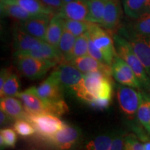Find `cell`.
Listing matches in <instances>:
<instances>
[{
    "label": "cell",
    "instance_id": "6da1fadb",
    "mask_svg": "<svg viewBox=\"0 0 150 150\" xmlns=\"http://www.w3.org/2000/svg\"><path fill=\"white\" fill-rule=\"evenodd\" d=\"M110 77L102 72L86 73L72 92L87 103L95 99L111 100L112 84Z\"/></svg>",
    "mask_w": 150,
    "mask_h": 150
},
{
    "label": "cell",
    "instance_id": "7a4b0ae2",
    "mask_svg": "<svg viewBox=\"0 0 150 150\" xmlns=\"http://www.w3.org/2000/svg\"><path fill=\"white\" fill-rule=\"evenodd\" d=\"M112 37L117 55L126 62L134 71L141 83L142 92L150 94V77L142 62L133 50L130 43L117 33H113Z\"/></svg>",
    "mask_w": 150,
    "mask_h": 150
},
{
    "label": "cell",
    "instance_id": "3957f363",
    "mask_svg": "<svg viewBox=\"0 0 150 150\" xmlns=\"http://www.w3.org/2000/svg\"><path fill=\"white\" fill-rule=\"evenodd\" d=\"M16 97L21 100L28 113H48L60 117L68 111V107L63 99L47 102L38 96L31 88L21 93L19 92Z\"/></svg>",
    "mask_w": 150,
    "mask_h": 150
},
{
    "label": "cell",
    "instance_id": "277c9868",
    "mask_svg": "<svg viewBox=\"0 0 150 150\" xmlns=\"http://www.w3.org/2000/svg\"><path fill=\"white\" fill-rule=\"evenodd\" d=\"M14 64L19 72L29 79L43 77L50 69L58 65L51 61L23 55H14Z\"/></svg>",
    "mask_w": 150,
    "mask_h": 150
},
{
    "label": "cell",
    "instance_id": "5b68a950",
    "mask_svg": "<svg viewBox=\"0 0 150 150\" xmlns=\"http://www.w3.org/2000/svg\"><path fill=\"white\" fill-rule=\"evenodd\" d=\"M88 33L95 46L102 52L106 63L112 65L114 58L117 55L112 37L113 33L104 29L99 24L91 22Z\"/></svg>",
    "mask_w": 150,
    "mask_h": 150
},
{
    "label": "cell",
    "instance_id": "8992f818",
    "mask_svg": "<svg viewBox=\"0 0 150 150\" xmlns=\"http://www.w3.org/2000/svg\"><path fill=\"white\" fill-rule=\"evenodd\" d=\"M25 120L31 124L38 136L44 140L52 137L65 125L58 116L48 113H28Z\"/></svg>",
    "mask_w": 150,
    "mask_h": 150
},
{
    "label": "cell",
    "instance_id": "52a82bcc",
    "mask_svg": "<svg viewBox=\"0 0 150 150\" xmlns=\"http://www.w3.org/2000/svg\"><path fill=\"white\" fill-rule=\"evenodd\" d=\"M116 96L122 113L129 120L134 119L142 100V91L121 84L117 86Z\"/></svg>",
    "mask_w": 150,
    "mask_h": 150
},
{
    "label": "cell",
    "instance_id": "ba28073f",
    "mask_svg": "<svg viewBox=\"0 0 150 150\" xmlns=\"http://www.w3.org/2000/svg\"><path fill=\"white\" fill-rule=\"evenodd\" d=\"M117 33L129 41L150 77V35L137 34L123 27H120Z\"/></svg>",
    "mask_w": 150,
    "mask_h": 150
},
{
    "label": "cell",
    "instance_id": "9c48e42d",
    "mask_svg": "<svg viewBox=\"0 0 150 150\" xmlns=\"http://www.w3.org/2000/svg\"><path fill=\"white\" fill-rule=\"evenodd\" d=\"M81 138V131L78 127L65 123L61 130L45 140L56 149H70L79 142Z\"/></svg>",
    "mask_w": 150,
    "mask_h": 150
},
{
    "label": "cell",
    "instance_id": "30bf717a",
    "mask_svg": "<svg viewBox=\"0 0 150 150\" xmlns=\"http://www.w3.org/2000/svg\"><path fill=\"white\" fill-rule=\"evenodd\" d=\"M58 81L63 91L72 92L74 88L81 81L84 76L76 67L70 63H62L51 73Z\"/></svg>",
    "mask_w": 150,
    "mask_h": 150
},
{
    "label": "cell",
    "instance_id": "8fae6325",
    "mask_svg": "<svg viewBox=\"0 0 150 150\" xmlns=\"http://www.w3.org/2000/svg\"><path fill=\"white\" fill-rule=\"evenodd\" d=\"M112 76L122 85L128 86L143 91L141 83L131 67L122 58L116 55L112 63Z\"/></svg>",
    "mask_w": 150,
    "mask_h": 150
},
{
    "label": "cell",
    "instance_id": "7c38bea8",
    "mask_svg": "<svg viewBox=\"0 0 150 150\" xmlns=\"http://www.w3.org/2000/svg\"><path fill=\"white\" fill-rule=\"evenodd\" d=\"M122 12L119 0H106L104 13L100 25L112 33L121 27Z\"/></svg>",
    "mask_w": 150,
    "mask_h": 150
},
{
    "label": "cell",
    "instance_id": "4fadbf2b",
    "mask_svg": "<svg viewBox=\"0 0 150 150\" xmlns=\"http://www.w3.org/2000/svg\"><path fill=\"white\" fill-rule=\"evenodd\" d=\"M31 89L38 96L47 102H56L63 99L64 91L52 74H50L38 87H31Z\"/></svg>",
    "mask_w": 150,
    "mask_h": 150
},
{
    "label": "cell",
    "instance_id": "5bb4252c",
    "mask_svg": "<svg viewBox=\"0 0 150 150\" xmlns=\"http://www.w3.org/2000/svg\"><path fill=\"white\" fill-rule=\"evenodd\" d=\"M83 74L89 72H102L108 76H112L111 65L104 63L92 57L89 54L74 58L69 62Z\"/></svg>",
    "mask_w": 150,
    "mask_h": 150
},
{
    "label": "cell",
    "instance_id": "9a60e30c",
    "mask_svg": "<svg viewBox=\"0 0 150 150\" xmlns=\"http://www.w3.org/2000/svg\"><path fill=\"white\" fill-rule=\"evenodd\" d=\"M52 18L53 17L35 16L25 21L20 22L19 27L32 36L45 41L47 31Z\"/></svg>",
    "mask_w": 150,
    "mask_h": 150
},
{
    "label": "cell",
    "instance_id": "2e32d148",
    "mask_svg": "<svg viewBox=\"0 0 150 150\" xmlns=\"http://www.w3.org/2000/svg\"><path fill=\"white\" fill-rule=\"evenodd\" d=\"M89 14L88 0H73L64 4L59 16L65 19L88 21Z\"/></svg>",
    "mask_w": 150,
    "mask_h": 150
},
{
    "label": "cell",
    "instance_id": "e0dca14e",
    "mask_svg": "<svg viewBox=\"0 0 150 150\" xmlns=\"http://www.w3.org/2000/svg\"><path fill=\"white\" fill-rule=\"evenodd\" d=\"M14 55L33 56L37 59L55 62L58 65L64 63L63 58L59 49L51 45L45 41H43L41 45L35 50L25 52H16Z\"/></svg>",
    "mask_w": 150,
    "mask_h": 150
},
{
    "label": "cell",
    "instance_id": "ac0fdd59",
    "mask_svg": "<svg viewBox=\"0 0 150 150\" xmlns=\"http://www.w3.org/2000/svg\"><path fill=\"white\" fill-rule=\"evenodd\" d=\"M42 40L24 32L18 27L14 30L13 43L16 52H25L38 48L43 42Z\"/></svg>",
    "mask_w": 150,
    "mask_h": 150
},
{
    "label": "cell",
    "instance_id": "d6986e66",
    "mask_svg": "<svg viewBox=\"0 0 150 150\" xmlns=\"http://www.w3.org/2000/svg\"><path fill=\"white\" fill-rule=\"evenodd\" d=\"M0 108L13 119H27L28 112L20 99L14 97H4L1 98Z\"/></svg>",
    "mask_w": 150,
    "mask_h": 150
},
{
    "label": "cell",
    "instance_id": "ffe728a7",
    "mask_svg": "<svg viewBox=\"0 0 150 150\" xmlns=\"http://www.w3.org/2000/svg\"><path fill=\"white\" fill-rule=\"evenodd\" d=\"M65 18L55 15L50 20L45 37V42L58 48L65 29Z\"/></svg>",
    "mask_w": 150,
    "mask_h": 150
},
{
    "label": "cell",
    "instance_id": "44dd1931",
    "mask_svg": "<svg viewBox=\"0 0 150 150\" xmlns=\"http://www.w3.org/2000/svg\"><path fill=\"white\" fill-rule=\"evenodd\" d=\"M1 1L16 3L33 16L54 17L55 16L40 0H1Z\"/></svg>",
    "mask_w": 150,
    "mask_h": 150
},
{
    "label": "cell",
    "instance_id": "7402d4cb",
    "mask_svg": "<svg viewBox=\"0 0 150 150\" xmlns=\"http://www.w3.org/2000/svg\"><path fill=\"white\" fill-rule=\"evenodd\" d=\"M124 11L131 19H136L150 11V0H124Z\"/></svg>",
    "mask_w": 150,
    "mask_h": 150
},
{
    "label": "cell",
    "instance_id": "603a6c76",
    "mask_svg": "<svg viewBox=\"0 0 150 150\" xmlns=\"http://www.w3.org/2000/svg\"><path fill=\"white\" fill-rule=\"evenodd\" d=\"M1 12L4 16L10 17L19 22L25 21L35 17L24 10L20 6L10 1H1Z\"/></svg>",
    "mask_w": 150,
    "mask_h": 150
},
{
    "label": "cell",
    "instance_id": "cb8c5ba5",
    "mask_svg": "<svg viewBox=\"0 0 150 150\" xmlns=\"http://www.w3.org/2000/svg\"><path fill=\"white\" fill-rule=\"evenodd\" d=\"M133 20L130 23L122 27L137 34L150 35V11Z\"/></svg>",
    "mask_w": 150,
    "mask_h": 150
},
{
    "label": "cell",
    "instance_id": "d4e9b609",
    "mask_svg": "<svg viewBox=\"0 0 150 150\" xmlns=\"http://www.w3.org/2000/svg\"><path fill=\"white\" fill-rule=\"evenodd\" d=\"M142 93V100L137 111V118L140 125L150 134V94Z\"/></svg>",
    "mask_w": 150,
    "mask_h": 150
},
{
    "label": "cell",
    "instance_id": "484cf974",
    "mask_svg": "<svg viewBox=\"0 0 150 150\" xmlns=\"http://www.w3.org/2000/svg\"><path fill=\"white\" fill-rule=\"evenodd\" d=\"M75 40H76V37L65 28L58 49L61 52L63 58V61L65 63H69L70 61Z\"/></svg>",
    "mask_w": 150,
    "mask_h": 150
},
{
    "label": "cell",
    "instance_id": "4316f807",
    "mask_svg": "<svg viewBox=\"0 0 150 150\" xmlns=\"http://www.w3.org/2000/svg\"><path fill=\"white\" fill-rule=\"evenodd\" d=\"M115 131L99 135L95 139L91 140L86 144V149L89 150L110 149V146L112 144V138L115 135Z\"/></svg>",
    "mask_w": 150,
    "mask_h": 150
},
{
    "label": "cell",
    "instance_id": "83f0119b",
    "mask_svg": "<svg viewBox=\"0 0 150 150\" xmlns=\"http://www.w3.org/2000/svg\"><path fill=\"white\" fill-rule=\"evenodd\" d=\"M106 0H88V21L100 24L102 22Z\"/></svg>",
    "mask_w": 150,
    "mask_h": 150
},
{
    "label": "cell",
    "instance_id": "f1b7e54d",
    "mask_svg": "<svg viewBox=\"0 0 150 150\" xmlns=\"http://www.w3.org/2000/svg\"><path fill=\"white\" fill-rule=\"evenodd\" d=\"M20 79L18 76L15 73L11 72L4 86L2 91L0 93V97H16L20 89Z\"/></svg>",
    "mask_w": 150,
    "mask_h": 150
},
{
    "label": "cell",
    "instance_id": "f546056e",
    "mask_svg": "<svg viewBox=\"0 0 150 150\" xmlns=\"http://www.w3.org/2000/svg\"><path fill=\"white\" fill-rule=\"evenodd\" d=\"M89 21H80V20H65V28L77 38L88 31L90 25Z\"/></svg>",
    "mask_w": 150,
    "mask_h": 150
},
{
    "label": "cell",
    "instance_id": "4dcf8cb0",
    "mask_svg": "<svg viewBox=\"0 0 150 150\" xmlns=\"http://www.w3.org/2000/svg\"><path fill=\"white\" fill-rule=\"evenodd\" d=\"M88 54V34L87 31L76 38L71 60Z\"/></svg>",
    "mask_w": 150,
    "mask_h": 150
},
{
    "label": "cell",
    "instance_id": "1f68e13d",
    "mask_svg": "<svg viewBox=\"0 0 150 150\" xmlns=\"http://www.w3.org/2000/svg\"><path fill=\"white\" fill-rule=\"evenodd\" d=\"M17 142V135L13 129L7 128L0 131V147L1 149L4 147H15Z\"/></svg>",
    "mask_w": 150,
    "mask_h": 150
},
{
    "label": "cell",
    "instance_id": "d6a6232c",
    "mask_svg": "<svg viewBox=\"0 0 150 150\" xmlns=\"http://www.w3.org/2000/svg\"><path fill=\"white\" fill-rule=\"evenodd\" d=\"M13 129L17 134L22 137L31 136L35 133V129L31 124L23 119L16 120L14 122Z\"/></svg>",
    "mask_w": 150,
    "mask_h": 150
},
{
    "label": "cell",
    "instance_id": "836d02e7",
    "mask_svg": "<svg viewBox=\"0 0 150 150\" xmlns=\"http://www.w3.org/2000/svg\"><path fill=\"white\" fill-rule=\"evenodd\" d=\"M125 149L144 150V144L142 143L136 135L134 134H126V136H125Z\"/></svg>",
    "mask_w": 150,
    "mask_h": 150
},
{
    "label": "cell",
    "instance_id": "e575fe53",
    "mask_svg": "<svg viewBox=\"0 0 150 150\" xmlns=\"http://www.w3.org/2000/svg\"><path fill=\"white\" fill-rule=\"evenodd\" d=\"M126 133L122 131H115L114 135L110 149L111 150H122L125 149V136Z\"/></svg>",
    "mask_w": 150,
    "mask_h": 150
},
{
    "label": "cell",
    "instance_id": "d590c367",
    "mask_svg": "<svg viewBox=\"0 0 150 150\" xmlns=\"http://www.w3.org/2000/svg\"><path fill=\"white\" fill-rule=\"evenodd\" d=\"M40 1L49 9H50L54 15L59 14L64 5L63 0H40Z\"/></svg>",
    "mask_w": 150,
    "mask_h": 150
},
{
    "label": "cell",
    "instance_id": "8d00e7d4",
    "mask_svg": "<svg viewBox=\"0 0 150 150\" xmlns=\"http://www.w3.org/2000/svg\"><path fill=\"white\" fill-rule=\"evenodd\" d=\"M88 54L90 56H91L92 57L95 58V59L98 60L99 61L102 62V63H106V61H105L104 56H103L102 52H100V50L95 46V45L94 44L93 41L91 38V37L88 35Z\"/></svg>",
    "mask_w": 150,
    "mask_h": 150
},
{
    "label": "cell",
    "instance_id": "74e56055",
    "mask_svg": "<svg viewBox=\"0 0 150 150\" xmlns=\"http://www.w3.org/2000/svg\"><path fill=\"white\" fill-rule=\"evenodd\" d=\"M110 100H106V99H95L93 102L88 103L91 106L97 109L104 110L106 109L110 106Z\"/></svg>",
    "mask_w": 150,
    "mask_h": 150
},
{
    "label": "cell",
    "instance_id": "f35d334b",
    "mask_svg": "<svg viewBox=\"0 0 150 150\" xmlns=\"http://www.w3.org/2000/svg\"><path fill=\"white\" fill-rule=\"evenodd\" d=\"M11 72V70L9 69L4 68L1 70V74H0V93L2 91L6 81L7 79H8V76L10 75Z\"/></svg>",
    "mask_w": 150,
    "mask_h": 150
},
{
    "label": "cell",
    "instance_id": "ab89813d",
    "mask_svg": "<svg viewBox=\"0 0 150 150\" xmlns=\"http://www.w3.org/2000/svg\"><path fill=\"white\" fill-rule=\"evenodd\" d=\"M13 119L10 115H8L6 112H5L4 110H0V125L1 126H5L8 125L12 121Z\"/></svg>",
    "mask_w": 150,
    "mask_h": 150
},
{
    "label": "cell",
    "instance_id": "60d3db41",
    "mask_svg": "<svg viewBox=\"0 0 150 150\" xmlns=\"http://www.w3.org/2000/svg\"><path fill=\"white\" fill-rule=\"evenodd\" d=\"M144 149L145 150H150V140L145 142L144 143Z\"/></svg>",
    "mask_w": 150,
    "mask_h": 150
},
{
    "label": "cell",
    "instance_id": "b9f144b4",
    "mask_svg": "<svg viewBox=\"0 0 150 150\" xmlns=\"http://www.w3.org/2000/svg\"><path fill=\"white\" fill-rule=\"evenodd\" d=\"M63 2H64V4H66V3L70 2V1H73V0H63Z\"/></svg>",
    "mask_w": 150,
    "mask_h": 150
}]
</instances>
